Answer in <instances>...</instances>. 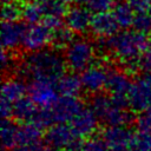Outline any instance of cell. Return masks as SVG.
Returning <instances> with one entry per match:
<instances>
[{
  "label": "cell",
  "mask_w": 151,
  "mask_h": 151,
  "mask_svg": "<svg viewBox=\"0 0 151 151\" xmlns=\"http://www.w3.org/2000/svg\"><path fill=\"white\" fill-rule=\"evenodd\" d=\"M147 40L146 33L134 28H125L105 38L103 45L113 58L124 65L127 73H133L140 67V58L145 51Z\"/></svg>",
  "instance_id": "obj_1"
},
{
  "label": "cell",
  "mask_w": 151,
  "mask_h": 151,
  "mask_svg": "<svg viewBox=\"0 0 151 151\" xmlns=\"http://www.w3.org/2000/svg\"><path fill=\"white\" fill-rule=\"evenodd\" d=\"M64 55L53 48L29 52L19 64L18 72L28 79L44 78L57 81L66 68Z\"/></svg>",
  "instance_id": "obj_2"
},
{
  "label": "cell",
  "mask_w": 151,
  "mask_h": 151,
  "mask_svg": "<svg viewBox=\"0 0 151 151\" xmlns=\"http://www.w3.org/2000/svg\"><path fill=\"white\" fill-rule=\"evenodd\" d=\"M90 106L106 126H127L132 122V114L127 111V107L117 105L111 96L101 92L93 94Z\"/></svg>",
  "instance_id": "obj_3"
},
{
  "label": "cell",
  "mask_w": 151,
  "mask_h": 151,
  "mask_svg": "<svg viewBox=\"0 0 151 151\" xmlns=\"http://www.w3.org/2000/svg\"><path fill=\"white\" fill-rule=\"evenodd\" d=\"M96 46L85 38L73 39L64 50V59L67 68L72 72H81L93 64Z\"/></svg>",
  "instance_id": "obj_4"
},
{
  "label": "cell",
  "mask_w": 151,
  "mask_h": 151,
  "mask_svg": "<svg viewBox=\"0 0 151 151\" xmlns=\"http://www.w3.org/2000/svg\"><path fill=\"white\" fill-rule=\"evenodd\" d=\"M72 125L67 123H54L47 127L45 140L47 145L60 151H79L81 142Z\"/></svg>",
  "instance_id": "obj_5"
},
{
  "label": "cell",
  "mask_w": 151,
  "mask_h": 151,
  "mask_svg": "<svg viewBox=\"0 0 151 151\" xmlns=\"http://www.w3.org/2000/svg\"><path fill=\"white\" fill-rule=\"evenodd\" d=\"M129 106L134 112L151 110V73L145 72L132 80L129 91Z\"/></svg>",
  "instance_id": "obj_6"
},
{
  "label": "cell",
  "mask_w": 151,
  "mask_h": 151,
  "mask_svg": "<svg viewBox=\"0 0 151 151\" xmlns=\"http://www.w3.org/2000/svg\"><path fill=\"white\" fill-rule=\"evenodd\" d=\"M27 93L28 97L40 109L51 107L59 98L57 81L44 78L29 79L27 85Z\"/></svg>",
  "instance_id": "obj_7"
},
{
  "label": "cell",
  "mask_w": 151,
  "mask_h": 151,
  "mask_svg": "<svg viewBox=\"0 0 151 151\" xmlns=\"http://www.w3.org/2000/svg\"><path fill=\"white\" fill-rule=\"evenodd\" d=\"M52 34L53 29H51L42 21L31 24L26 28L21 46L27 52H37L44 50L47 47V45L52 44Z\"/></svg>",
  "instance_id": "obj_8"
},
{
  "label": "cell",
  "mask_w": 151,
  "mask_h": 151,
  "mask_svg": "<svg viewBox=\"0 0 151 151\" xmlns=\"http://www.w3.org/2000/svg\"><path fill=\"white\" fill-rule=\"evenodd\" d=\"M109 67L103 64H92L80 72L83 90L88 94H97L106 88Z\"/></svg>",
  "instance_id": "obj_9"
},
{
  "label": "cell",
  "mask_w": 151,
  "mask_h": 151,
  "mask_svg": "<svg viewBox=\"0 0 151 151\" xmlns=\"http://www.w3.org/2000/svg\"><path fill=\"white\" fill-rule=\"evenodd\" d=\"M83 106L78 97L61 96L51 107H48V110L53 123H71Z\"/></svg>",
  "instance_id": "obj_10"
},
{
  "label": "cell",
  "mask_w": 151,
  "mask_h": 151,
  "mask_svg": "<svg viewBox=\"0 0 151 151\" xmlns=\"http://www.w3.org/2000/svg\"><path fill=\"white\" fill-rule=\"evenodd\" d=\"M118 21L114 17L113 11L96 12L92 14L90 31L93 35L98 38H109L118 32L119 29Z\"/></svg>",
  "instance_id": "obj_11"
},
{
  "label": "cell",
  "mask_w": 151,
  "mask_h": 151,
  "mask_svg": "<svg viewBox=\"0 0 151 151\" xmlns=\"http://www.w3.org/2000/svg\"><path fill=\"white\" fill-rule=\"evenodd\" d=\"M99 118L91 106H83L76 117L71 120V125L80 138H88L98 130Z\"/></svg>",
  "instance_id": "obj_12"
},
{
  "label": "cell",
  "mask_w": 151,
  "mask_h": 151,
  "mask_svg": "<svg viewBox=\"0 0 151 151\" xmlns=\"http://www.w3.org/2000/svg\"><path fill=\"white\" fill-rule=\"evenodd\" d=\"M25 21H4L1 25V46L5 50L13 51L22 45L24 35L26 32Z\"/></svg>",
  "instance_id": "obj_13"
},
{
  "label": "cell",
  "mask_w": 151,
  "mask_h": 151,
  "mask_svg": "<svg viewBox=\"0 0 151 151\" xmlns=\"http://www.w3.org/2000/svg\"><path fill=\"white\" fill-rule=\"evenodd\" d=\"M103 139L111 150L131 147L136 134L127 126H107L103 131Z\"/></svg>",
  "instance_id": "obj_14"
},
{
  "label": "cell",
  "mask_w": 151,
  "mask_h": 151,
  "mask_svg": "<svg viewBox=\"0 0 151 151\" xmlns=\"http://www.w3.org/2000/svg\"><path fill=\"white\" fill-rule=\"evenodd\" d=\"M92 14L93 13L87 7L77 4V6L67 9L65 14V25L74 33L83 34L87 29H90Z\"/></svg>",
  "instance_id": "obj_15"
},
{
  "label": "cell",
  "mask_w": 151,
  "mask_h": 151,
  "mask_svg": "<svg viewBox=\"0 0 151 151\" xmlns=\"http://www.w3.org/2000/svg\"><path fill=\"white\" fill-rule=\"evenodd\" d=\"M130 73L126 71L116 68V67H109V77H107V84L106 88L110 92L111 96H127L132 80L129 77Z\"/></svg>",
  "instance_id": "obj_16"
},
{
  "label": "cell",
  "mask_w": 151,
  "mask_h": 151,
  "mask_svg": "<svg viewBox=\"0 0 151 151\" xmlns=\"http://www.w3.org/2000/svg\"><path fill=\"white\" fill-rule=\"evenodd\" d=\"M27 86L25 83L17 77H8L1 84V100L14 104L20 98L25 97Z\"/></svg>",
  "instance_id": "obj_17"
},
{
  "label": "cell",
  "mask_w": 151,
  "mask_h": 151,
  "mask_svg": "<svg viewBox=\"0 0 151 151\" xmlns=\"http://www.w3.org/2000/svg\"><path fill=\"white\" fill-rule=\"evenodd\" d=\"M38 111H39L38 106L35 105V103L29 97L28 98L22 97L13 104V114H12V117H14L19 122L27 123V122H32L34 119Z\"/></svg>",
  "instance_id": "obj_18"
},
{
  "label": "cell",
  "mask_w": 151,
  "mask_h": 151,
  "mask_svg": "<svg viewBox=\"0 0 151 151\" xmlns=\"http://www.w3.org/2000/svg\"><path fill=\"white\" fill-rule=\"evenodd\" d=\"M77 72L72 73H64L58 80H57V87L61 96H71V97H78L83 90L80 76L78 77L76 74Z\"/></svg>",
  "instance_id": "obj_19"
},
{
  "label": "cell",
  "mask_w": 151,
  "mask_h": 151,
  "mask_svg": "<svg viewBox=\"0 0 151 151\" xmlns=\"http://www.w3.org/2000/svg\"><path fill=\"white\" fill-rule=\"evenodd\" d=\"M19 129L20 125L12 122L9 118L4 119L1 123V147L2 151H9L19 144Z\"/></svg>",
  "instance_id": "obj_20"
},
{
  "label": "cell",
  "mask_w": 151,
  "mask_h": 151,
  "mask_svg": "<svg viewBox=\"0 0 151 151\" xmlns=\"http://www.w3.org/2000/svg\"><path fill=\"white\" fill-rule=\"evenodd\" d=\"M112 11H113L114 17L118 21V25L122 29L132 27L136 12L133 11V8L130 6V4L127 1L119 0V2H116Z\"/></svg>",
  "instance_id": "obj_21"
},
{
  "label": "cell",
  "mask_w": 151,
  "mask_h": 151,
  "mask_svg": "<svg viewBox=\"0 0 151 151\" xmlns=\"http://www.w3.org/2000/svg\"><path fill=\"white\" fill-rule=\"evenodd\" d=\"M41 138V127L33 122H27L20 125L19 144H39Z\"/></svg>",
  "instance_id": "obj_22"
},
{
  "label": "cell",
  "mask_w": 151,
  "mask_h": 151,
  "mask_svg": "<svg viewBox=\"0 0 151 151\" xmlns=\"http://www.w3.org/2000/svg\"><path fill=\"white\" fill-rule=\"evenodd\" d=\"M44 8L42 5L35 1H28L22 5V12H21V19L31 25L40 22L44 19Z\"/></svg>",
  "instance_id": "obj_23"
},
{
  "label": "cell",
  "mask_w": 151,
  "mask_h": 151,
  "mask_svg": "<svg viewBox=\"0 0 151 151\" xmlns=\"http://www.w3.org/2000/svg\"><path fill=\"white\" fill-rule=\"evenodd\" d=\"M74 32L68 28L66 25L60 26L55 29H53V34H52V45L55 48H65L74 38H73Z\"/></svg>",
  "instance_id": "obj_24"
},
{
  "label": "cell",
  "mask_w": 151,
  "mask_h": 151,
  "mask_svg": "<svg viewBox=\"0 0 151 151\" xmlns=\"http://www.w3.org/2000/svg\"><path fill=\"white\" fill-rule=\"evenodd\" d=\"M22 5H19L15 0H7L2 2L1 17L4 21H15L21 19Z\"/></svg>",
  "instance_id": "obj_25"
},
{
  "label": "cell",
  "mask_w": 151,
  "mask_h": 151,
  "mask_svg": "<svg viewBox=\"0 0 151 151\" xmlns=\"http://www.w3.org/2000/svg\"><path fill=\"white\" fill-rule=\"evenodd\" d=\"M41 5L45 15H57L65 18V14L68 9L66 7V2H64L63 0H48L46 2H42Z\"/></svg>",
  "instance_id": "obj_26"
},
{
  "label": "cell",
  "mask_w": 151,
  "mask_h": 151,
  "mask_svg": "<svg viewBox=\"0 0 151 151\" xmlns=\"http://www.w3.org/2000/svg\"><path fill=\"white\" fill-rule=\"evenodd\" d=\"M79 151H111L105 140L99 137H88L81 142Z\"/></svg>",
  "instance_id": "obj_27"
},
{
  "label": "cell",
  "mask_w": 151,
  "mask_h": 151,
  "mask_svg": "<svg viewBox=\"0 0 151 151\" xmlns=\"http://www.w3.org/2000/svg\"><path fill=\"white\" fill-rule=\"evenodd\" d=\"M132 28L143 33H149L151 31V18L149 12H136Z\"/></svg>",
  "instance_id": "obj_28"
},
{
  "label": "cell",
  "mask_w": 151,
  "mask_h": 151,
  "mask_svg": "<svg viewBox=\"0 0 151 151\" xmlns=\"http://www.w3.org/2000/svg\"><path fill=\"white\" fill-rule=\"evenodd\" d=\"M136 129L139 133L151 134V110L143 111L136 119Z\"/></svg>",
  "instance_id": "obj_29"
},
{
  "label": "cell",
  "mask_w": 151,
  "mask_h": 151,
  "mask_svg": "<svg viewBox=\"0 0 151 151\" xmlns=\"http://www.w3.org/2000/svg\"><path fill=\"white\" fill-rule=\"evenodd\" d=\"M117 0H87L86 1V7L92 12H104V11H111Z\"/></svg>",
  "instance_id": "obj_30"
},
{
  "label": "cell",
  "mask_w": 151,
  "mask_h": 151,
  "mask_svg": "<svg viewBox=\"0 0 151 151\" xmlns=\"http://www.w3.org/2000/svg\"><path fill=\"white\" fill-rule=\"evenodd\" d=\"M132 149L134 151H151V134L138 132L134 137Z\"/></svg>",
  "instance_id": "obj_31"
},
{
  "label": "cell",
  "mask_w": 151,
  "mask_h": 151,
  "mask_svg": "<svg viewBox=\"0 0 151 151\" xmlns=\"http://www.w3.org/2000/svg\"><path fill=\"white\" fill-rule=\"evenodd\" d=\"M140 68L147 73H151V38H149L145 51L140 58Z\"/></svg>",
  "instance_id": "obj_32"
},
{
  "label": "cell",
  "mask_w": 151,
  "mask_h": 151,
  "mask_svg": "<svg viewBox=\"0 0 151 151\" xmlns=\"http://www.w3.org/2000/svg\"><path fill=\"white\" fill-rule=\"evenodd\" d=\"M134 12H147L151 6V0H126Z\"/></svg>",
  "instance_id": "obj_33"
},
{
  "label": "cell",
  "mask_w": 151,
  "mask_h": 151,
  "mask_svg": "<svg viewBox=\"0 0 151 151\" xmlns=\"http://www.w3.org/2000/svg\"><path fill=\"white\" fill-rule=\"evenodd\" d=\"M0 59H1V67H2V70H4V71H5V70H7V68H9V67L12 66V57H11V54H9V51H8V50L2 48Z\"/></svg>",
  "instance_id": "obj_34"
},
{
  "label": "cell",
  "mask_w": 151,
  "mask_h": 151,
  "mask_svg": "<svg viewBox=\"0 0 151 151\" xmlns=\"http://www.w3.org/2000/svg\"><path fill=\"white\" fill-rule=\"evenodd\" d=\"M40 144H18L9 151H39Z\"/></svg>",
  "instance_id": "obj_35"
},
{
  "label": "cell",
  "mask_w": 151,
  "mask_h": 151,
  "mask_svg": "<svg viewBox=\"0 0 151 151\" xmlns=\"http://www.w3.org/2000/svg\"><path fill=\"white\" fill-rule=\"evenodd\" d=\"M39 151H60V150H58V149H55V147H53V146H50V145H47V146H40V149H39Z\"/></svg>",
  "instance_id": "obj_36"
},
{
  "label": "cell",
  "mask_w": 151,
  "mask_h": 151,
  "mask_svg": "<svg viewBox=\"0 0 151 151\" xmlns=\"http://www.w3.org/2000/svg\"><path fill=\"white\" fill-rule=\"evenodd\" d=\"M111 151H134V150L131 146V147H124V149H116V150H111Z\"/></svg>",
  "instance_id": "obj_37"
},
{
  "label": "cell",
  "mask_w": 151,
  "mask_h": 151,
  "mask_svg": "<svg viewBox=\"0 0 151 151\" xmlns=\"http://www.w3.org/2000/svg\"><path fill=\"white\" fill-rule=\"evenodd\" d=\"M28 1H35V2H39V4H42V2H46L48 0H28Z\"/></svg>",
  "instance_id": "obj_38"
},
{
  "label": "cell",
  "mask_w": 151,
  "mask_h": 151,
  "mask_svg": "<svg viewBox=\"0 0 151 151\" xmlns=\"http://www.w3.org/2000/svg\"><path fill=\"white\" fill-rule=\"evenodd\" d=\"M64 2H66V4H68V2H73V0H63Z\"/></svg>",
  "instance_id": "obj_39"
},
{
  "label": "cell",
  "mask_w": 151,
  "mask_h": 151,
  "mask_svg": "<svg viewBox=\"0 0 151 151\" xmlns=\"http://www.w3.org/2000/svg\"><path fill=\"white\" fill-rule=\"evenodd\" d=\"M147 12H149V14H150V18H151V6H150V8H149V11H147Z\"/></svg>",
  "instance_id": "obj_40"
},
{
  "label": "cell",
  "mask_w": 151,
  "mask_h": 151,
  "mask_svg": "<svg viewBox=\"0 0 151 151\" xmlns=\"http://www.w3.org/2000/svg\"><path fill=\"white\" fill-rule=\"evenodd\" d=\"M4 1H7V0H2V2H4Z\"/></svg>",
  "instance_id": "obj_41"
}]
</instances>
